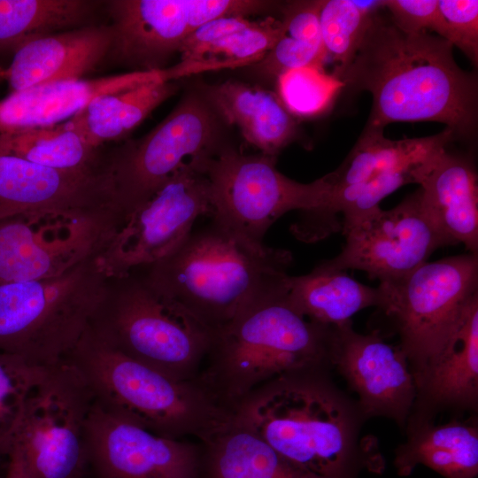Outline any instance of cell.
Listing matches in <instances>:
<instances>
[{"label": "cell", "instance_id": "1", "mask_svg": "<svg viewBox=\"0 0 478 478\" xmlns=\"http://www.w3.org/2000/svg\"><path fill=\"white\" fill-rule=\"evenodd\" d=\"M453 45L430 32L406 33L376 12L340 81L373 98L366 128L394 122L436 121L469 136L477 123V80L462 70Z\"/></svg>", "mask_w": 478, "mask_h": 478}, {"label": "cell", "instance_id": "2", "mask_svg": "<svg viewBox=\"0 0 478 478\" xmlns=\"http://www.w3.org/2000/svg\"><path fill=\"white\" fill-rule=\"evenodd\" d=\"M291 262L289 251L254 246L211 220L167 255L135 271L213 334L284 287Z\"/></svg>", "mask_w": 478, "mask_h": 478}, {"label": "cell", "instance_id": "3", "mask_svg": "<svg viewBox=\"0 0 478 478\" xmlns=\"http://www.w3.org/2000/svg\"><path fill=\"white\" fill-rule=\"evenodd\" d=\"M287 292L288 281L212 334L198 378L232 411L261 386L330 358L335 328L301 315Z\"/></svg>", "mask_w": 478, "mask_h": 478}, {"label": "cell", "instance_id": "4", "mask_svg": "<svg viewBox=\"0 0 478 478\" xmlns=\"http://www.w3.org/2000/svg\"><path fill=\"white\" fill-rule=\"evenodd\" d=\"M81 374L105 411L158 436L204 443L233 412L199 380H174L122 354L89 328L64 358Z\"/></svg>", "mask_w": 478, "mask_h": 478}, {"label": "cell", "instance_id": "5", "mask_svg": "<svg viewBox=\"0 0 478 478\" xmlns=\"http://www.w3.org/2000/svg\"><path fill=\"white\" fill-rule=\"evenodd\" d=\"M314 371L261 386L235 405L234 420L298 467L326 478H351L349 418Z\"/></svg>", "mask_w": 478, "mask_h": 478}, {"label": "cell", "instance_id": "6", "mask_svg": "<svg viewBox=\"0 0 478 478\" xmlns=\"http://www.w3.org/2000/svg\"><path fill=\"white\" fill-rule=\"evenodd\" d=\"M89 328L127 357L179 381L198 377L212 338L137 271L108 279Z\"/></svg>", "mask_w": 478, "mask_h": 478}, {"label": "cell", "instance_id": "7", "mask_svg": "<svg viewBox=\"0 0 478 478\" xmlns=\"http://www.w3.org/2000/svg\"><path fill=\"white\" fill-rule=\"evenodd\" d=\"M96 257L58 276L0 284V351L42 366L62 361L106 289Z\"/></svg>", "mask_w": 478, "mask_h": 478}, {"label": "cell", "instance_id": "8", "mask_svg": "<svg viewBox=\"0 0 478 478\" xmlns=\"http://www.w3.org/2000/svg\"><path fill=\"white\" fill-rule=\"evenodd\" d=\"M197 160L209 182V217L254 246L264 245L266 230L284 213L301 212L292 227V232H298L315 221L329 200L327 175L298 182L277 170L276 157L245 155L222 146Z\"/></svg>", "mask_w": 478, "mask_h": 478}, {"label": "cell", "instance_id": "9", "mask_svg": "<svg viewBox=\"0 0 478 478\" xmlns=\"http://www.w3.org/2000/svg\"><path fill=\"white\" fill-rule=\"evenodd\" d=\"M379 287V308L393 320L400 349L418 366L416 381L478 295V256L468 253L426 262L405 278L380 282Z\"/></svg>", "mask_w": 478, "mask_h": 478}, {"label": "cell", "instance_id": "10", "mask_svg": "<svg viewBox=\"0 0 478 478\" xmlns=\"http://www.w3.org/2000/svg\"><path fill=\"white\" fill-rule=\"evenodd\" d=\"M218 117L204 96L186 95L148 134L126 142L108 156L117 205L124 220L183 163L221 147Z\"/></svg>", "mask_w": 478, "mask_h": 478}, {"label": "cell", "instance_id": "11", "mask_svg": "<svg viewBox=\"0 0 478 478\" xmlns=\"http://www.w3.org/2000/svg\"><path fill=\"white\" fill-rule=\"evenodd\" d=\"M94 403L70 362L49 367L28 397L15 441L35 478H89L86 428Z\"/></svg>", "mask_w": 478, "mask_h": 478}, {"label": "cell", "instance_id": "12", "mask_svg": "<svg viewBox=\"0 0 478 478\" xmlns=\"http://www.w3.org/2000/svg\"><path fill=\"white\" fill-rule=\"evenodd\" d=\"M124 221L115 212L0 218V284L54 277L96 257Z\"/></svg>", "mask_w": 478, "mask_h": 478}, {"label": "cell", "instance_id": "13", "mask_svg": "<svg viewBox=\"0 0 478 478\" xmlns=\"http://www.w3.org/2000/svg\"><path fill=\"white\" fill-rule=\"evenodd\" d=\"M210 213L209 182L195 157L125 219L96 255V264L108 279L147 266L173 251L196 220Z\"/></svg>", "mask_w": 478, "mask_h": 478}, {"label": "cell", "instance_id": "14", "mask_svg": "<svg viewBox=\"0 0 478 478\" xmlns=\"http://www.w3.org/2000/svg\"><path fill=\"white\" fill-rule=\"evenodd\" d=\"M271 4L255 0H111L112 43L107 57L133 71L164 69L198 27L223 16H243Z\"/></svg>", "mask_w": 478, "mask_h": 478}, {"label": "cell", "instance_id": "15", "mask_svg": "<svg viewBox=\"0 0 478 478\" xmlns=\"http://www.w3.org/2000/svg\"><path fill=\"white\" fill-rule=\"evenodd\" d=\"M345 244L320 265L345 271L358 269L380 282L401 280L450 243L426 210L419 189L389 210L381 208L343 231Z\"/></svg>", "mask_w": 478, "mask_h": 478}, {"label": "cell", "instance_id": "16", "mask_svg": "<svg viewBox=\"0 0 478 478\" xmlns=\"http://www.w3.org/2000/svg\"><path fill=\"white\" fill-rule=\"evenodd\" d=\"M86 451L89 478H200V443L158 436L96 402Z\"/></svg>", "mask_w": 478, "mask_h": 478}, {"label": "cell", "instance_id": "17", "mask_svg": "<svg viewBox=\"0 0 478 478\" xmlns=\"http://www.w3.org/2000/svg\"><path fill=\"white\" fill-rule=\"evenodd\" d=\"M34 212H115L122 216L107 161L99 166L63 170L0 151V218Z\"/></svg>", "mask_w": 478, "mask_h": 478}, {"label": "cell", "instance_id": "18", "mask_svg": "<svg viewBox=\"0 0 478 478\" xmlns=\"http://www.w3.org/2000/svg\"><path fill=\"white\" fill-rule=\"evenodd\" d=\"M329 359L357 393L365 412L405 420L417 384L400 347L385 343L377 331L355 332L351 321L335 328Z\"/></svg>", "mask_w": 478, "mask_h": 478}, {"label": "cell", "instance_id": "19", "mask_svg": "<svg viewBox=\"0 0 478 478\" xmlns=\"http://www.w3.org/2000/svg\"><path fill=\"white\" fill-rule=\"evenodd\" d=\"M153 81H173L170 67L94 79L48 82L12 91L0 101V134L55 126L72 119L94 98Z\"/></svg>", "mask_w": 478, "mask_h": 478}, {"label": "cell", "instance_id": "20", "mask_svg": "<svg viewBox=\"0 0 478 478\" xmlns=\"http://www.w3.org/2000/svg\"><path fill=\"white\" fill-rule=\"evenodd\" d=\"M112 43L110 25H88L33 39L13 53L0 70L12 91L65 80L83 79L107 58Z\"/></svg>", "mask_w": 478, "mask_h": 478}, {"label": "cell", "instance_id": "21", "mask_svg": "<svg viewBox=\"0 0 478 478\" xmlns=\"http://www.w3.org/2000/svg\"><path fill=\"white\" fill-rule=\"evenodd\" d=\"M423 204L450 245L478 251V188L473 164L443 148L415 171Z\"/></svg>", "mask_w": 478, "mask_h": 478}, {"label": "cell", "instance_id": "22", "mask_svg": "<svg viewBox=\"0 0 478 478\" xmlns=\"http://www.w3.org/2000/svg\"><path fill=\"white\" fill-rule=\"evenodd\" d=\"M204 96L219 117L236 126L262 154L276 157L296 137L295 116L270 90L230 80L206 86Z\"/></svg>", "mask_w": 478, "mask_h": 478}, {"label": "cell", "instance_id": "23", "mask_svg": "<svg viewBox=\"0 0 478 478\" xmlns=\"http://www.w3.org/2000/svg\"><path fill=\"white\" fill-rule=\"evenodd\" d=\"M436 403L469 405L478 394V295L466 306L438 354L416 377Z\"/></svg>", "mask_w": 478, "mask_h": 478}, {"label": "cell", "instance_id": "24", "mask_svg": "<svg viewBox=\"0 0 478 478\" xmlns=\"http://www.w3.org/2000/svg\"><path fill=\"white\" fill-rule=\"evenodd\" d=\"M200 443V478H326L290 463L234 418Z\"/></svg>", "mask_w": 478, "mask_h": 478}, {"label": "cell", "instance_id": "25", "mask_svg": "<svg viewBox=\"0 0 478 478\" xmlns=\"http://www.w3.org/2000/svg\"><path fill=\"white\" fill-rule=\"evenodd\" d=\"M381 288L369 287L351 278L345 271L319 264L307 274L289 276L287 299L301 315L315 323L336 328L358 311L380 306Z\"/></svg>", "mask_w": 478, "mask_h": 478}, {"label": "cell", "instance_id": "26", "mask_svg": "<svg viewBox=\"0 0 478 478\" xmlns=\"http://www.w3.org/2000/svg\"><path fill=\"white\" fill-rule=\"evenodd\" d=\"M454 136L445 128L430 136L390 140L383 135V130L365 127L343 162L326 174L331 193L385 173L415 169L435 152L446 148Z\"/></svg>", "mask_w": 478, "mask_h": 478}, {"label": "cell", "instance_id": "27", "mask_svg": "<svg viewBox=\"0 0 478 478\" xmlns=\"http://www.w3.org/2000/svg\"><path fill=\"white\" fill-rule=\"evenodd\" d=\"M178 90L175 81H153L94 98L70 120L88 143L99 149L129 135Z\"/></svg>", "mask_w": 478, "mask_h": 478}, {"label": "cell", "instance_id": "28", "mask_svg": "<svg viewBox=\"0 0 478 478\" xmlns=\"http://www.w3.org/2000/svg\"><path fill=\"white\" fill-rule=\"evenodd\" d=\"M419 464L444 478H475L478 474L477 428L455 420L423 427L396 458V466L401 475L410 474Z\"/></svg>", "mask_w": 478, "mask_h": 478}, {"label": "cell", "instance_id": "29", "mask_svg": "<svg viewBox=\"0 0 478 478\" xmlns=\"http://www.w3.org/2000/svg\"><path fill=\"white\" fill-rule=\"evenodd\" d=\"M104 1L0 0V53L48 35L89 24Z\"/></svg>", "mask_w": 478, "mask_h": 478}, {"label": "cell", "instance_id": "30", "mask_svg": "<svg viewBox=\"0 0 478 478\" xmlns=\"http://www.w3.org/2000/svg\"><path fill=\"white\" fill-rule=\"evenodd\" d=\"M0 151L63 170L99 166L107 160L70 120L55 126L0 134Z\"/></svg>", "mask_w": 478, "mask_h": 478}, {"label": "cell", "instance_id": "31", "mask_svg": "<svg viewBox=\"0 0 478 478\" xmlns=\"http://www.w3.org/2000/svg\"><path fill=\"white\" fill-rule=\"evenodd\" d=\"M383 1L324 0L320 10V27L327 57L336 64L332 73L341 76L355 58L373 15Z\"/></svg>", "mask_w": 478, "mask_h": 478}, {"label": "cell", "instance_id": "32", "mask_svg": "<svg viewBox=\"0 0 478 478\" xmlns=\"http://www.w3.org/2000/svg\"><path fill=\"white\" fill-rule=\"evenodd\" d=\"M49 367L0 351V459L13 448L28 397Z\"/></svg>", "mask_w": 478, "mask_h": 478}, {"label": "cell", "instance_id": "33", "mask_svg": "<svg viewBox=\"0 0 478 478\" xmlns=\"http://www.w3.org/2000/svg\"><path fill=\"white\" fill-rule=\"evenodd\" d=\"M279 96L294 116H316L332 104L343 83L322 66H305L284 72L277 78Z\"/></svg>", "mask_w": 478, "mask_h": 478}, {"label": "cell", "instance_id": "34", "mask_svg": "<svg viewBox=\"0 0 478 478\" xmlns=\"http://www.w3.org/2000/svg\"><path fill=\"white\" fill-rule=\"evenodd\" d=\"M282 34L281 20L268 17L208 45L197 60L235 61L245 66L260 61Z\"/></svg>", "mask_w": 478, "mask_h": 478}, {"label": "cell", "instance_id": "35", "mask_svg": "<svg viewBox=\"0 0 478 478\" xmlns=\"http://www.w3.org/2000/svg\"><path fill=\"white\" fill-rule=\"evenodd\" d=\"M438 6L447 26V41L477 66L478 1L438 0Z\"/></svg>", "mask_w": 478, "mask_h": 478}, {"label": "cell", "instance_id": "36", "mask_svg": "<svg viewBox=\"0 0 478 478\" xmlns=\"http://www.w3.org/2000/svg\"><path fill=\"white\" fill-rule=\"evenodd\" d=\"M382 5L401 30L406 33L433 31L447 40V26L438 0H386Z\"/></svg>", "mask_w": 478, "mask_h": 478}, {"label": "cell", "instance_id": "37", "mask_svg": "<svg viewBox=\"0 0 478 478\" xmlns=\"http://www.w3.org/2000/svg\"><path fill=\"white\" fill-rule=\"evenodd\" d=\"M253 21L243 16H223L205 22L193 31L182 43L181 60H197L200 53L210 44L242 30Z\"/></svg>", "mask_w": 478, "mask_h": 478}, {"label": "cell", "instance_id": "38", "mask_svg": "<svg viewBox=\"0 0 478 478\" xmlns=\"http://www.w3.org/2000/svg\"><path fill=\"white\" fill-rule=\"evenodd\" d=\"M7 459L5 473L2 478H35L18 443L14 444Z\"/></svg>", "mask_w": 478, "mask_h": 478}, {"label": "cell", "instance_id": "39", "mask_svg": "<svg viewBox=\"0 0 478 478\" xmlns=\"http://www.w3.org/2000/svg\"><path fill=\"white\" fill-rule=\"evenodd\" d=\"M0 70H1V68H0ZM0 79H1V78H0Z\"/></svg>", "mask_w": 478, "mask_h": 478}]
</instances>
